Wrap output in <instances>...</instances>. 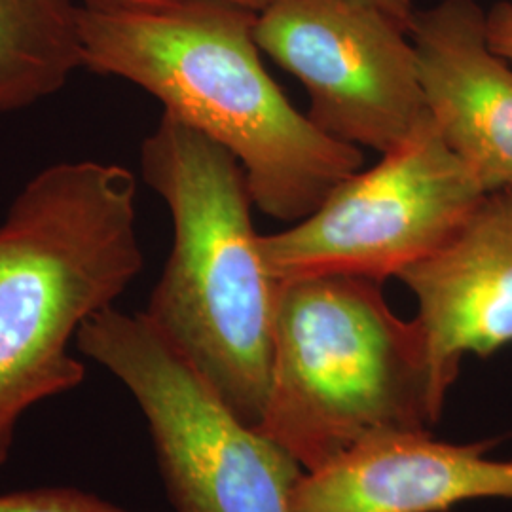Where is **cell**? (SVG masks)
I'll use <instances>...</instances> for the list:
<instances>
[{
    "label": "cell",
    "instance_id": "cell-1",
    "mask_svg": "<svg viewBox=\"0 0 512 512\" xmlns=\"http://www.w3.org/2000/svg\"><path fill=\"white\" fill-rule=\"evenodd\" d=\"M256 12L181 0L80 14L84 67L154 95L165 114L230 150L255 207L298 222L357 173L363 152L317 128L266 71Z\"/></svg>",
    "mask_w": 512,
    "mask_h": 512
},
{
    "label": "cell",
    "instance_id": "cell-2",
    "mask_svg": "<svg viewBox=\"0 0 512 512\" xmlns=\"http://www.w3.org/2000/svg\"><path fill=\"white\" fill-rule=\"evenodd\" d=\"M137 183L128 167L48 165L0 224V467L21 416L84 382L69 351L143 270Z\"/></svg>",
    "mask_w": 512,
    "mask_h": 512
},
{
    "label": "cell",
    "instance_id": "cell-3",
    "mask_svg": "<svg viewBox=\"0 0 512 512\" xmlns=\"http://www.w3.org/2000/svg\"><path fill=\"white\" fill-rule=\"evenodd\" d=\"M143 181L173 219V247L148 321L249 425L268 401L279 283L253 226L238 158L165 114L141 145Z\"/></svg>",
    "mask_w": 512,
    "mask_h": 512
},
{
    "label": "cell",
    "instance_id": "cell-4",
    "mask_svg": "<svg viewBox=\"0 0 512 512\" xmlns=\"http://www.w3.org/2000/svg\"><path fill=\"white\" fill-rule=\"evenodd\" d=\"M448 384L420 323L380 283L313 275L279 283L268 401L256 429L310 473L365 440L431 431Z\"/></svg>",
    "mask_w": 512,
    "mask_h": 512
},
{
    "label": "cell",
    "instance_id": "cell-5",
    "mask_svg": "<svg viewBox=\"0 0 512 512\" xmlns=\"http://www.w3.org/2000/svg\"><path fill=\"white\" fill-rule=\"evenodd\" d=\"M76 346L143 412L175 511L293 512L306 471L238 418L145 313L99 311L78 330Z\"/></svg>",
    "mask_w": 512,
    "mask_h": 512
},
{
    "label": "cell",
    "instance_id": "cell-6",
    "mask_svg": "<svg viewBox=\"0 0 512 512\" xmlns=\"http://www.w3.org/2000/svg\"><path fill=\"white\" fill-rule=\"evenodd\" d=\"M484 194L431 118L289 230L258 236V249L277 283L313 275L382 283L442 249Z\"/></svg>",
    "mask_w": 512,
    "mask_h": 512
},
{
    "label": "cell",
    "instance_id": "cell-7",
    "mask_svg": "<svg viewBox=\"0 0 512 512\" xmlns=\"http://www.w3.org/2000/svg\"><path fill=\"white\" fill-rule=\"evenodd\" d=\"M262 54L300 80L308 118L332 139L387 154L431 120L408 29L355 0H270Z\"/></svg>",
    "mask_w": 512,
    "mask_h": 512
},
{
    "label": "cell",
    "instance_id": "cell-8",
    "mask_svg": "<svg viewBox=\"0 0 512 512\" xmlns=\"http://www.w3.org/2000/svg\"><path fill=\"white\" fill-rule=\"evenodd\" d=\"M410 40L425 105L440 137L484 192L512 186V67L486 37L476 0L416 10Z\"/></svg>",
    "mask_w": 512,
    "mask_h": 512
},
{
    "label": "cell",
    "instance_id": "cell-9",
    "mask_svg": "<svg viewBox=\"0 0 512 512\" xmlns=\"http://www.w3.org/2000/svg\"><path fill=\"white\" fill-rule=\"evenodd\" d=\"M495 440L456 444L431 431L384 433L304 473L293 512H448L476 499H512V459Z\"/></svg>",
    "mask_w": 512,
    "mask_h": 512
},
{
    "label": "cell",
    "instance_id": "cell-10",
    "mask_svg": "<svg viewBox=\"0 0 512 512\" xmlns=\"http://www.w3.org/2000/svg\"><path fill=\"white\" fill-rule=\"evenodd\" d=\"M399 279L418 300L416 321L448 384L467 355L511 346L512 186L486 192L454 238Z\"/></svg>",
    "mask_w": 512,
    "mask_h": 512
},
{
    "label": "cell",
    "instance_id": "cell-11",
    "mask_svg": "<svg viewBox=\"0 0 512 512\" xmlns=\"http://www.w3.org/2000/svg\"><path fill=\"white\" fill-rule=\"evenodd\" d=\"M82 4L0 0V116L59 92L84 67Z\"/></svg>",
    "mask_w": 512,
    "mask_h": 512
},
{
    "label": "cell",
    "instance_id": "cell-12",
    "mask_svg": "<svg viewBox=\"0 0 512 512\" xmlns=\"http://www.w3.org/2000/svg\"><path fill=\"white\" fill-rule=\"evenodd\" d=\"M0 512H135L118 507L99 495L71 488L48 486L0 495Z\"/></svg>",
    "mask_w": 512,
    "mask_h": 512
},
{
    "label": "cell",
    "instance_id": "cell-13",
    "mask_svg": "<svg viewBox=\"0 0 512 512\" xmlns=\"http://www.w3.org/2000/svg\"><path fill=\"white\" fill-rule=\"evenodd\" d=\"M486 37L495 54L512 61V2L501 0L486 10Z\"/></svg>",
    "mask_w": 512,
    "mask_h": 512
},
{
    "label": "cell",
    "instance_id": "cell-14",
    "mask_svg": "<svg viewBox=\"0 0 512 512\" xmlns=\"http://www.w3.org/2000/svg\"><path fill=\"white\" fill-rule=\"evenodd\" d=\"M164 2H181V0H80L82 6L86 8H131V6H148V4H164ZM219 2H228L234 6H241L251 12H260L264 10L270 0H219Z\"/></svg>",
    "mask_w": 512,
    "mask_h": 512
},
{
    "label": "cell",
    "instance_id": "cell-15",
    "mask_svg": "<svg viewBox=\"0 0 512 512\" xmlns=\"http://www.w3.org/2000/svg\"><path fill=\"white\" fill-rule=\"evenodd\" d=\"M355 2H361V4L384 12L389 18L399 21L408 31H410V23L414 19V14L418 10L414 0H355Z\"/></svg>",
    "mask_w": 512,
    "mask_h": 512
}]
</instances>
